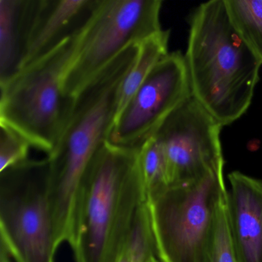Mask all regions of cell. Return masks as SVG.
<instances>
[{
	"label": "cell",
	"instance_id": "5",
	"mask_svg": "<svg viewBox=\"0 0 262 262\" xmlns=\"http://www.w3.org/2000/svg\"><path fill=\"white\" fill-rule=\"evenodd\" d=\"M228 190L224 169L147 198L155 252L160 262H205L217 211Z\"/></svg>",
	"mask_w": 262,
	"mask_h": 262
},
{
	"label": "cell",
	"instance_id": "11",
	"mask_svg": "<svg viewBox=\"0 0 262 262\" xmlns=\"http://www.w3.org/2000/svg\"><path fill=\"white\" fill-rule=\"evenodd\" d=\"M96 3V0H36L20 68L77 34Z\"/></svg>",
	"mask_w": 262,
	"mask_h": 262
},
{
	"label": "cell",
	"instance_id": "7",
	"mask_svg": "<svg viewBox=\"0 0 262 262\" xmlns=\"http://www.w3.org/2000/svg\"><path fill=\"white\" fill-rule=\"evenodd\" d=\"M162 0H96L77 35L65 76L66 93L74 99L125 49L162 31Z\"/></svg>",
	"mask_w": 262,
	"mask_h": 262
},
{
	"label": "cell",
	"instance_id": "3",
	"mask_svg": "<svg viewBox=\"0 0 262 262\" xmlns=\"http://www.w3.org/2000/svg\"><path fill=\"white\" fill-rule=\"evenodd\" d=\"M185 59L191 96L222 126L246 113L262 62L233 27L224 0L196 9Z\"/></svg>",
	"mask_w": 262,
	"mask_h": 262
},
{
	"label": "cell",
	"instance_id": "16",
	"mask_svg": "<svg viewBox=\"0 0 262 262\" xmlns=\"http://www.w3.org/2000/svg\"><path fill=\"white\" fill-rule=\"evenodd\" d=\"M205 262H237L230 228L228 194L219 207Z\"/></svg>",
	"mask_w": 262,
	"mask_h": 262
},
{
	"label": "cell",
	"instance_id": "12",
	"mask_svg": "<svg viewBox=\"0 0 262 262\" xmlns=\"http://www.w3.org/2000/svg\"><path fill=\"white\" fill-rule=\"evenodd\" d=\"M36 0H0V82L20 69Z\"/></svg>",
	"mask_w": 262,
	"mask_h": 262
},
{
	"label": "cell",
	"instance_id": "13",
	"mask_svg": "<svg viewBox=\"0 0 262 262\" xmlns=\"http://www.w3.org/2000/svg\"><path fill=\"white\" fill-rule=\"evenodd\" d=\"M169 37V30H163L139 44L137 56L119 89L115 119L143 84L159 61L169 53L168 51Z\"/></svg>",
	"mask_w": 262,
	"mask_h": 262
},
{
	"label": "cell",
	"instance_id": "1",
	"mask_svg": "<svg viewBox=\"0 0 262 262\" xmlns=\"http://www.w3.org/2000/svg\"><path fill=\"white\" fill-rule=\"evenodd\" d=\"M146 203L139 149L105 142L87 168L76 197L68 243L75 261H116Z\"/></svg>",
	"mask_w": 262,
	"mask_h": 262
},
{
	"label": "cell",
	"instance_id": "19",
	"mask_svg": "<svg viewBox=\"0 0 262 262\" xmlns=\"http://www.w3.org/2000/svg\"><path fill=\"white\" fill-rule=\"evenodd\" d=\"M139 217H138L134 231H133L129 241L122 248L115 262H133L136 249H137L138 243H139Z\"/></svg>",
	"mask_w": 262,
	"mask_h": 262
},
{
	"label": "cell",
	"instance_id": "18",
	"mask_svg": "<svg viewBox=\"0 0 262 262\" xmlns=\"http://www.w3.org/2000/svg\"><path fill=\"white\" fill-rule=\"evenodd\" d=\"M139 243L133 262H160L156 257L147 204L139 216Z\"/></svg>",
	"mask_w": 262,
	"mask_h": 262
},
{
	"label": "cell",
	"instance_id": "6",
	"mask_svg": "<svg viewBox=\"0 0 262 262\" xmlns=\"http://www.w3.org/2000/svg\"><path fill=\"white\" fill-rule=\"evenodd\" d=\"M0 247L15 262H55L59 246L47 158L0 172Z\"/></svg>",
	"mask_w": 262,
	"mask_h": 262
},
{
	"label": "cell",
	"instance_id": "17",
	"mask_svg": "<svg viewBox=\"0 0 262 262\" xmlns=\"http://www.w3.org/2000/svg\"><path fill=\"white\" fill-rule=\"evenodd\" d=\"M30 147L24 136L0 124V172L28 160Z\"/></svg>",
	"mask_w": 262,
	"mask_h": 262
},
{
	"label": "cell",
	"instance_id": "9",
	"mask_svg": "<svg viewBox=\"0 0 262 262\" xmlns=\"http://www.w3.org/2000/svg\"><path fill=\"white\" fill-rule=\"evenodd\" d=\"M222 125L190 96L154 135L165 153L169 185L200 180L224 169Z\"/></svg>",
	"mask_w": 262,
	"mask_h": 262
},
{
	"label": "cell",
	"instance_id": "8",
	"mask_svg": "<svg viewBox=\"0 0 262 262\" xmlns=\"http://www.w3.org/2000/svg\"><path fill=\"white\" fill-rule=\"evenodd\" d=\"M191 96L185 56L179 51L168 53L118 115L106 142L139 149Z\"/></svg>",
	"mask_w": 262,
	"mask_h": 262
},
{
	"label": "cell",
	"instance_id": "14",
	"mask_svg": "<svg viewBox=\"0 0 262 262\" xmlns=\"http://www.w3.org/2000/svg\"><path fill=\"white\" fill-rule=\"evenodd\" d=\"M230 20L262 62V0H224Z\"/></svg>",
	"mask_w": 262,
	"mask_h": 262
},
{
	"label": "cell",
	"instance_id": "2",
	"mask_svg": "<svg viewBox=\"0 0 262 262\" xmlns=\"http://www.w3.org/2000/svg\"><path fill=\"white\" fill-rule=\"evenodd\" d=\"M139 45L125 49L74 98L73 108L50 165V199L57 245L71 238L78 191L87 168L106 142L117 108L121 84Z\"/></svg>",
	"mask_w": 262,
	"mask_h": 262
},
{
	"label": "cell",
	"instance_id": "15",
	"mask_svg": "<svg viewBox=\"0 0 262 262\" xmlns=\"http://www.w3.org/2000/svg\"><path fill=\"white\" fill-rule=\"evenodd\" d=\"M139 162L147 198L169 186L165 153L154 136L139 148Z\"/></svg>",
	"mask_w": 262,
	"mask_h": 262
},
{
	"label": "cell",
	"instance_id": "4",
	"mask_svg": "<svg viewBox=\"0 0 262 262\" xmlns=\"http://www.w3.org/2000/svg\"><path fill=\"white\" fill-rule=\"evenodd\" d=\"M78 33L0 82V124L47 156L57 146L73 108L64 82Z\"/></svg>",
	"mask_w": 262,
	"mask_h": 262
},
{
	"label": "cell",
	"instance_id": "20",
	"mask_svg": "<svg viewBox=\"0 0 262 262\" xmlns=\"http://www.w3.org/2000/svg\"><path fill=\"white\" fill-rule=\"evenodd\" d=\"M0 262H12L11 257L7 254L4 248L0 247Z\"/></svg>",
	"mask_w": 262,
	"mask_h": 262
},
{
	"label": "cell",
	"instance_id": "10",
	"mask_svg": "<svg viewBox=\"0 0 262 262\" xmlns=\"http://www.w3.org/2000/svg\"><path fill=\"white\" fill-rule=\"evenodd\" d=\"M228 178V217L237 262H262V180L237 171Z\"/></svg>",
	"mask_w": 262,
	"mask_h": 262
}]
</instances>
